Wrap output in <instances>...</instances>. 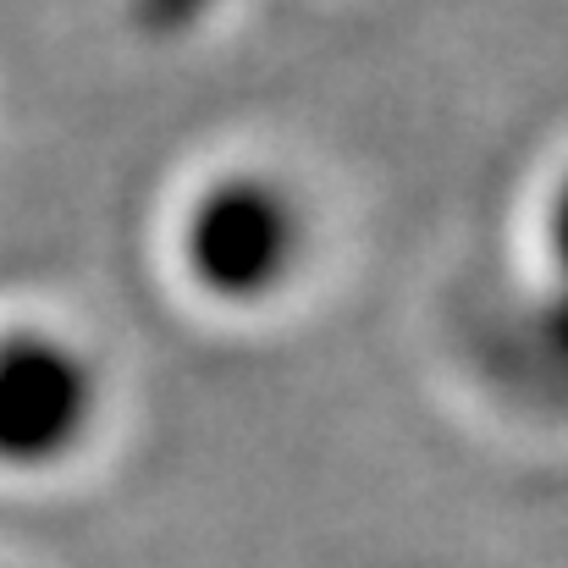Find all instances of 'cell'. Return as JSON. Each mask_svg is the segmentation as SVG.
Wrapping results in <instances>:
<instances>
[{
  "instance_id": "obj_1",
  "label": "cell",
  "mask_w": 568,
  "mask_h": 568,
  "mask_svg": "<svg viewBox=\"0 0 568 568\" xmlns=\"http://www.w3.org/2000/svg\"><path fill=\"white\" fill-rule=\"evenodd\" d=\"M326 210L298 166L226 150L193 166L161 210V265L193 310L271 321L321 271Z\"/></svg>"
},
{
  "instance_id": "obj_2",
  "label": "cell",
  "mask_w": 568,
  "mask_h": 568,
  "mask_svg": "<svg viewBox=\"0 0 568 568\" xmlns=\"http://www.w3.org/2000/svg\"><path fill=\"white\" fill-rule=\"evenodd\" d=\"M525 237H530L541 271L558 287H568V155H564V166H552L547 183L536 189V204L525 215Z\"/></svg>"
}]
</instances>
